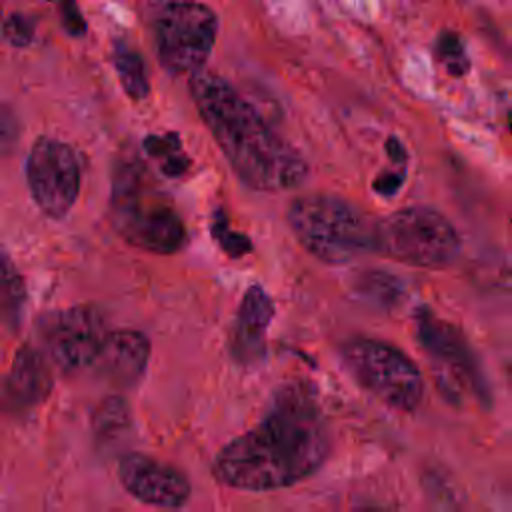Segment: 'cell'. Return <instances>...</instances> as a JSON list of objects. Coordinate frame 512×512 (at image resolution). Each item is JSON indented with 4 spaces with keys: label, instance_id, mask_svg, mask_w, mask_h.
<instances>
[{
    "label": "cell",
    "instance_id": "obj_2",
    "mask_svg": "<svg viewBox=\"0 0 512 512\" xmlns=\"http://www.w3.org/2000/svg\"><path fill=\"white\" fill-rule=\"evenodd\" d=\"M190 94L204 126L246 186L284 192L306 178L308 166L298 150L230 82L200 70L190 76Z\"/></svg>",
    "mask_w": 512,
    "mask_h": 512
},
{
    "label": "cell",
    "instance_id": "obj_21",
    "mask_svg": "<svg viewBox=\"0 0 512 512\" xmlns=\"http://www.w3.org/2000/svg\"><path fill=\"white\" fill-rule=\"evenodd\" d=\"M402 182H404V176L400 172H382L380 176L374 178L372 188L380 196H394L402 188Z\"/></svg>",
    "mask_w": 512,
    "mask_h": 512
},
{
    "label": "cell",
    "instance_id": "obj_20",
    "mask_svg": "<svg viewBox=\"0 0 512 512\" xmlns=\"http://www.w3.org/2000/svg\"><path fill=\"white\" fill-rule=\"evenodd\" d=\"M54 2L62 8V14H64L62 20H64V26L68 28V32L74 36L84 34V20L76 6V0H54Z\"/></svg>",
    "mask_w": 512,
    "mask_h": 512
},
{
    "label": "cell",
    "instance_id": "obj_15",
    "mask_svg": "<svg viewBox=\"0 0 512 512\" xmlns=\"http://www.w3.org/2000/svg\"><path fill=\"white\" fill-rule=\"evenodd\" d=\"M112 62L126 96L132 100H144L150 92V82H148L142 56L128 44L116 42L112 52Z\"/></svg>",
    "mask_w": 512,
    "mask_h": 512
},
{
    "label": "cell",
    "instance_id": "obj_9",
    "mask_svg": "<svg viewBox=\"0 0 512 512\" xmlns=\"http://www.w3.org/2000/svg\"><path fill=\"white\" fill-rule=\"evenodd\" d=\"M106 334L102 314L86 304L52 312L42 322L44 350L66 372L92 366Z\"/></svg>",
    "mask_w": 512,
    "mask_h": 512
},
{
    "label": "cell",
    "instance_id": "obj_1",
    "mask_svg": "<svg viewBox=\"0 0 512 512\" xmlns=\"http://www.w3.org/2000/svg\"><path fill=\"white\" fill-rule=\"evenodd\" d=\"M332 438L316 400L302 384L284 386L266 416L226 442L214 458V476L244 492H272L316 474Z\"/></svg>",
    "mask_w": 512,
    "mask_h": 512
},
{
    "label": "cell",
    "instance_id": "obj_13",
    "mask_svg": "<svg viewBox=\"0 0 512 512\" xmlns=\"http://www.w3.org/2000/svg\"><path fill=\"white\" fill-rule=\"evenodd\" d=\"M418 340L446 370L462 374L466 380L478 382V370L474 356L464 336L446 320L434 314L418 316Z\"/></svg>",
    "mask_w": 512,
    "mask_h": 512
},
{
    "label": "cell",
    "instance_id": "obj_18",
    "mask_svg": "<svg viewBox=\"0 0 512 512\" xmlns=\"http://www.w3.org/2000/svg\"><path fill=\"white\" fill-rule=\"evenodd\" d=\"M436 60L442 64V68L450 76H464L470 68V60H468L464 42L452 30H446L438 36V40H436Z\"/></svg>",
    "mask_w": 512,
    "mask_h": 512
},
{
    "label": "cell",
    "instance_id": "obj_11",
    "mask_svg": "<svg viewBox=\"0 0 512 512\" xmlns=\"http://www.w3.org/2000/svg\"><path fill=\"white\" fill-rule=\"evenodd\" d=\"M150 342L136 330L108 332L92 366L116 386H134L148 364Z\"/></svg>",
    "mask_w": 512,
    "mask_h": 512
},
{
    "label": "cell",
    "instance_id": "obj_24",
    "mask_svg": "<svg viewBox=\"0 0 512 512\" xmlns=\"http://www.w3.org/2000/svg\"><path fill=\"white\" fill-rule=\"evenodd\" d=\"M4 34V14H2V2H0V38Z\"/></svg>",
    "mask_w": 512,
    "mask_h": 512
},
{
    "label": "cell",
    "instance_id": "obj_5",
    "mask_svg": "<svg viewBox=\"0 0 512 512\" xmlns=\"http://www.w3.org/2000/svg\"><path fill=\"white\" fill-rule=\"evenodd\" d=\"M374 250L400 264L444 268L462 248L452 222L426 206L400 208L374 224Z\"/></svg>",
    "mask_w": 512,
    "mask_h": 512
},
{
    "label": "cell",
    "instance_id": "obj_8",
    "mask_svg": "<svg viewBox=\"0 0 512 512\" xmlns=\"http://www.w3.org/2000/svg\"><path fill=\"white\" fill-rule=\"evenodd\" d=\"M80 162L74 148L58 138L40 136L26 158V182L36 206L48 218H64L80 192Z\"/></svg>",
    "mask_w": 512,
    "mask_h": 512
},
{
    "label": "cell",
    "instance_id": "obj_23",
    "mask_svg": "<svg viewBox=\"0 0 512 512\" xmlns=\"http://www.w3.org/2000/svg\"><path fill=\"white\" fill-rule=\"evenodd\" d=\"M354 512H386V510L374 508V506H366V508H358V510H354Z\"/></svg>",
    "mask_w": 512,
    "mask_h": 512
},
{
    "label": "cell",
    "instance_id": "obj_16",
    "mask_svg": "<svg viewBox=\"0 0 512 512\" xmlns=\"http://www.w3.org/2000/svg\"><path fill=\"white\" fill-rule=\"evenodd\" d=\"M26 290L24 282L10 262V258L0 248V316L4 322L16 326L24 308Z\"/></svg>",
    "mask_w": 512,
    "mask_h": 512
},
{
    "label": "cell",
    "instance_id": "obj_12",
    "mask_svg": "<svg viewBox=\"0 0 512 512\" xmlns=\"http://www.w3.org/2000/svg\"><path fill=\"white\" fill-rule=\"evenodd\" d=\"M274 316V304L262 286H250L238 306L232 348L240 362L252 364L264 354L266 330Z\"/></svg>",
    "mask_w": 512,
    "mask_h": 512
},
{
    "label": "cell",
    "instance_id": "obj_7",
    "mask_svg": "<svg viewBox=\"0 0 512 512\" xmlns=\"http://www.w3.org/2000/svg\"><path fill=\"white\" fill-rule=\"evenodd\" d=\"M342 358L352 376L386 406L412 412L420 404L422 374L400 348L374 338H354L342 348Z\"/></svg>",
    "mask_w": 512,
    "mask_h": 512
},
{
    "label": "cell",
    "instance_id": "obj_22",
    "mask_svg": "<svg viewBox=\"0 0 512 512\" xmlns=\"http://www.w3.org/2000/svg\"><path fill=\"white\" fill-rule=\"evenodd\" d=\"M386 150H388V158H390L396 166L404 168L406 152H404L402 142H400V140H396V138H388V140H386Z\"/></svg>",
    "mask_w": 512,
    "mask_h": 512
},
{
    "label": "cell",
    "instance_id": "obj_3",
    "mask_svg": "<svg viewBox=\"0 0 512 512\" xmlns=\"http://www.w3.org/2000/svg\"><path fill=\"white\" fill-rule=\"evenodd\" d=\"M112 222L136 248L174 254L186 244V228L170 198L160 192L136 156L122 158L112 176Z\"/></svg>",
    "mask_w": 512,
    "mask_h": 512
},
{
    "label": "cell",
    "instance_id": "obj_10",
    "mask_svg": "<svg viewBox=\"0 0 512 512\" xmlns=\"http://www.w3.org/2000/svg\"><path fill=\"white\" fill-rule=\"evenodd\" d=\"M118 480L130 496L150 506L178 508L190 498V482L180 470L142 452L120 458Z\"/></svg>",
    "mask_w": 512,
    "mask_h": 512
},
{
    "label": "cell",
    "instance_id": "obj_14",
    "mask_svg": "<svg viewBox=\"0 0 512 512\" xmlns=\"http://www.w3.org/2000/svg\"><path fill=\"white\" fill-rule=\"evenodd\" d=\"M52 388V376L42 356L32 348H22L10 368L6 390L12 402L22 408L42 402Z\"/></svg>",
    "mask_w": 512,
    "mask_h": 512
},
{
    "label": "cell",
    "instance_id": "obj_17",
    "mask_svg": "<svg viewBox=\"0 0 512 512\" xmlns=\"http://www.w3.org/2000/svg\"><path fill=\"white\" fill-rule=\"evenodd\" d=\"M144 150L148 152V156H152L158 162L162 174L170 178L184 174L190 166V158L184 154L178 134H172V132L164 136L150 134L144 140Z\"/></svg>",
    "mask_w": 512,
    "mask_h": 512
},
{
    "label": "cell",
    "instance_id": "obj_6",
    "mask_svg": "<svg viewBox=\"0 0 512 512\" xmlns=\"http://www.w3.org/2000/svg\"><path fill=\"white\" fill-rule=\"evenodd\" d=\"M158 62L170 74H196L212 54L218 16L196 0H158L150 12Z\"/></svg>",
    "mask_w": 512,
    "mask_h": 512
},
{
    "label": "cell",
    "instance_id": "obj_19",
    "mask_svg": "<svg viewBox=\"0 0 512 512\" xmlns=\"http://www.w3.org/2000/svg\"><path fill=\"white\" fill-rule=\"evenodd\" d=\"M212 234L216 238V242L220 244L222 252L228 254L230 258H240L244 254H248L252 250V244L248 240V236L230 230L228 220L224 214H216L212 220Z\"/></svg>",
    "mask_w": 512,
    "mask_h": 512
},
{
    "label": "cell",
    "instance_id": "obj_4",
    "mask_svg": "<svg viewBox=\"0 0 512 512\" xmlns=\"http://www.w3.org/2000/svg\"><path fill=\"white\" fill-rule=\"evenodd\" d=\"M286 220L300 246L326 264H348L374 250V226L362 210L336 194L312 192L294 198Z\"/></svg>",
    "mask_w": 512,
    "mask_h": 512
}]
</instances>
